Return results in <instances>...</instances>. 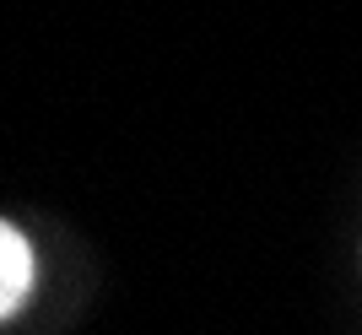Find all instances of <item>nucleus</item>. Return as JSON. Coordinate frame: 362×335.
<instances>
[{"label":"nucleus","instance_id":"f257e3e1","mask_svg":"<svg viewBox=\"0 0 362 335\" xmlns=\"http://www.w3.org/2000/svg\"><path fill=\"white\" fill-rule=\"evenodd\" d=\"M28 292H33V249L11 222H0V319H11L28 303Z\"/></svg>","mask_w":362,"mask_h":335}]
</instances>
